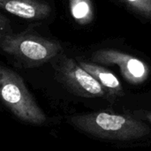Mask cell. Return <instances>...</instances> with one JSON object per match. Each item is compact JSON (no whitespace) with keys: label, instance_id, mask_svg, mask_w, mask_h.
Here are the masks:
<instances>
[{"label":"cell","instance_id":"10","mask_svg":"<svg viewBox=\"0 0 151 151\" xmlns=\"http://www.w3.org/2000/svg\"><path fill=\"white\" fill-rule=\"evenodd\" d=\"M12 30H11V26L9 19L3 14H0V39L4 38L7 35H12Z\"/></svg>","mask_w":151,"mask_h":151},{"label":"cell","instance_id":"5","mask_svg":"<svg viewBox=\"0 0 151 151\" xmlns=\"http://www.w3.org/2000/svg\"><path fill=\"white\" fill-rule=\"evenodd\" d=\"M94 63L119 66L124 79L133 85L144 83L150 76V67L142 60L115 50H98L92 54Z\"/></svg>","mask_w":151,"mask_h":151},{"label":"cell","instance_id":"11","mask_svg":"<svg viewBox=\"0 0 151 151\" xmlns=\"http://www.w3.org/2000/svg\"><path fill=\"white\" fill-rule=\"evenodd\" d=\"M145 118L148 119V121L151 124V111H149V112L145 113Z\"/></svg>","mask_w":151,"mask_h":151},{"label":"cell","instance_id":"8","mask_svg":"<svg viewBox=\"0 0 151 151\" xmlns=\"http://www.w3.org/2000/svg\"><path fill=\"white\" fill-rule=\"evenodd\" d=\"M70 12L74 21L85 26L94 19V7L91 0H69Z\"/></svg>","mask_w":151,"mask_h":151},{"label":"cell","instance_id":"4","mask_svg":"<svg viewBox=\"0 0 151 151\" xmlns=\"http://www.w3.org/2000/svg\"><path fill=\"white\" fill-rule=\"evenodd\" d=\"M50 63L57 81L75 96L88 98L109 96L102 85L74 59L60 54Z\"/></svg>","mask_w":151,"mask_h":151},{"label":"cell","instance_id":"1","mask_svg":"<svg viewBox=\"0 0 151 151\" xmlns=\"http://www.w3.org/2000/svg\"><path fill=\"white\" fill-rule=\"evenodd\" d=\"M70 123L89 135L107 140L131 141L148 136L150 127L134 118L108 112L78 114L70 118Z\"/></svg>","mask_w":151,"mask_h":151},{"label":"cell","instance_id":"6","mask_svg":"<svg viewBox=\"0 0 151 151\" xmlns=\"http://www.w3.org/2000/svg\"><path fill=\"white\" fill-rule=\"evenodd\" d=\"M0 7L27 20H42L51 12L50 4L42 0H0Z\"/></svg>","mask_w":151,"mask_h":151},{"label":"cell","instance_id":"7","mask_svg":"<svg viewBox=\"0 0 151 151\" xmlns=\"http://www.w3.org/2000/svg\"><path fill=\"white\" fill-rule=\"evenodd\" d=\"M79 64L102 85L109 96H116L123 95V88L121 82L111 71L91 62L80 61Z\"/></svg>","mask_w":151,"mask_h":151},{"label":"cell","instance_id":"9","mask_svg":"<svg viewBox=\"0 0 151 151\" xmlns=\"http://www.w3.org/2000/svg\"><path fill=\"white\" fill-rule=\"evenodd\" d=\"M133 11L151 19V0H122Z\"/></svg>","mask_w":151,"mask_h":151},{"label":"cell","instance_id":"3","mask_svg":"<svg viewBox=\"0 0 151 151\" xmlns=\"http://www.w3.org/2000/svg\"><path fill=\"white\" fill-rule=\"evenodd\" d=\"M0 91L4 104L19 119L36 126L46 123L45 113L27 89L23 79L4 65L0 67Z\"/></svg>","mask_w":151,"mask_h":151},{"label":"cell","instance_id":"2","mask_svg":"<svg viewBox=\"0 0 151 151\" xmlns=\"http://www.w3.org/2000/svg\"><path fill=\"white\" fill-rule=\"evenodd\" d=\"M0 46L5 54L27 66L50 62L63 51L59 42L39 35L30 29L1 38Z\"/></svg>","mask_w":151,"mask_h":151}]
</instances>
